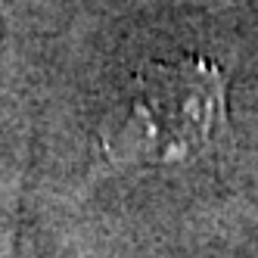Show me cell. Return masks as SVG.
Wrapping results in <instances>:
<instances>
[{"mask_svg": "<svg viewBox=\"0 0 258 258\" xmlns=\"http://www.w3.org/2000/svg\"><path fill=\"white\" fill-rule=\"evenodd\" d=\"M230 124V81L221 62L196 53L146 62L131 75L121 112L103 124L106 168L187 165L212 153Z\"/></svg>", "mask_w": 258, "mask_h": 258, "instance_id": "6da1fadb", "label": "cell"}]
</instances>
